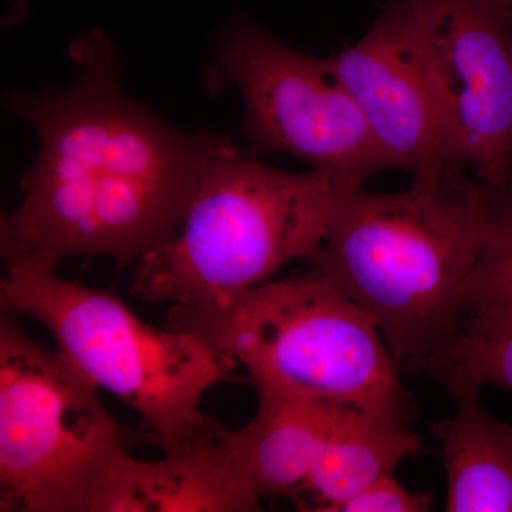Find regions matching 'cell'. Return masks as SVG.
Here are the masks:
<instances>
[{"label":"cell","instance_id":"obj_1","mask_svg":"<svg viewBox=\"0 0 512 512\" xmlns=\"http://www.w3.org/2000/svg\"><path fill=\"white\" fill-rule=\"evenodd\" d=\"M70 57L73 83L6 97L39 150L19 207L2 214V258L56 269L70 256H106L134 268L177 234L202 175L232 140L175 130L126 96L119 50L100 30L74 40Z\"/></svg>","mask_w":512,"mask_h":512},{"label":"cell","instance_id":"obj_2","mask_svg":"<svg viewBox=\"0 0 512 512\" xmlns=\"http://www.w3.org/2000/svg\"><path fill=\"white\" fill-rule=\"evenodd\" d=\"M494 200L457 163L392 194L343 185L309 271L372 318L399 372L427 370L466 311Z\"/></svg>","mask_w":512,"mask_h":512},{"label":"cell","instance_id":"obj_3","mask_svg":"<svg viewBox=\"0 0 512 512\" xmlns=\"http://www.w3.org/2000/svg\"><path fill=\"white\" fill-rule=\"evenodd\" d=\"M346 184L313 168L269 167L229 144L202 175L177 234L134 266L131 293L194 306L271 281L318 252Z\"/></svg>","mask_w":512,"mask_h":512},{"label":"cell","instance_id":"obj_4","mask_svg":"<svg viewBox=\"0 0 512 512\" xmlns=\"http://www.w3.org/2000/svg\"><path fill=\"white\" fill-rule=\"evenodd\" d=\"M190 330L248 370L254 386L413 417L409 393L367 313L309 271L204 305H171Z\"/></svg>","mask_w":512,"mask_h":512},{"label":"cell","instance_id":"obj_5","mask_svg":"<svg viewBox=\"0 0 512 512\" xmlns=\"http://www.w3.org/2000/svg\"><path fill=\"white\" fill-rule=\"evenodd\" d=\"M3 259V312L45 326L74 369L140 416L133 446L163 448L211 419L202 399L231 379L234 359L190 330L153 328L113 293L26 259Z\"/></svg>","mask_w":512,"mask_h":512},{"label":"cell","instance_id":"obj_6","mask_svg":"<svg viewBox=\"0 0 512 512\" xmlns=\"http://www.w3.org/2000/svg\"><path fill=\"white\" fill-rule=\"evenodd\" d=\"M133 429L59 350L0 319V511L100 512Z\"/></svg>","mask_w":512,"mask_h":512},{"label":"cell","instance_id":"obj_7","mask_svg":"<svg viewBox=\"0 0 512 512\" xmlns=\"http://www.w3.org/2000/svg\"><path fill=\"white\" fill-rule=\"evenodd\" d=\"M205 83L212 92L237 89L255 151L301 158L349 184L390 170L329 57L303 55L241 23L222 37Z\"/></svg>","mask_w":512,"mask_h":512},{"label":"cell","instance_id":"obj_8","mask_svg":"<svg viewBox=\"0 0 512 512\" xmlns=\"http://www.w3.org/2000/svg\"><path fill=\"white\" fill-rule=\"evenodd\" d=\"M429 72L456 163L512 188V26L481 0H392Z\"/></svg>","mask_w":512,"mask_h":512},{"label":"cell","instance_id":"obj_9","mask_svg":"<svg viewBox=\"0 0 512 512\" xmlns=\"http://www.w3.org/2000/svg\"><path fill=\"white\" fill-rule=\"evenodd\" d=\"M329 60L390 170L419 177L456 163L426 64L392 0L362 39Z\"/></svg>","mask_w":512,"mask_h":512},{"label":"cell","instance_id":"obj_10","mask_svg":"<svg viewBox=\"0 0 512 512\" xmlns=\"http://www.w3.org/2000/svg\"><path fill=\"white\" fill-rule=\"evenodd\" d=\"M229 430L211 419L160 448L158 460L127 453L100 512H255L262 497L228 441Z\"/></svg>","mask_w":512,"mask_h":512},{"label":"cell","instance_id":"obj_11","mask_svg":"<svg viewBox=\"0 0 512 512\" xmlns=\"http://www.w3.org/2000/svg\"><path fill=\"white\" fill-rule=\"evenodd\" d=\"M254 419L229 430L228 441L262 498L301 494L342 404L256 386Z\"/></svg>","mask_w":512,"mask_h":512},{"label":"cell","instance_id":"obj_12","mask_svg":"<svg viewBox=\"0 0 512 512\" xmlns=\"http://www.w3.org/2000/svg\"><path fill=\"white\" fill-rule=\"evenodd\" d=\"M412 417L384 410L340 406L301 494V511L335 512L340 504L424 451L410 430Z\"/></svg>","mask_w":512,"mask_h":512},{"label":"cell","instance_id":"obj_13","mask_svg":"<svg viewBox=\"0 0 512 512\" xmlns=\"http://www.w3.org/2000/svg\"><path fill=\"white\" fill-rule=\"evenodd\" d=\"M480 392L451 399L456 414L431 426L446 471L448 512H512V424L481 406Z\"/></svg>","mask_w":512,"mask_h":512},{"label":"cell","instance_id":"obj_14","mask_svg":"<svg viewBox=\"0 0 512 512\" xmlns=\"http://www.w3.org/2000/svg\"><path fill=\"white\" fill-rule=\"evenodd\" d=\"M426 372L448 394L480 392L485 384L512 393V305L471 303Z\"/></svg>","mask_w":512,"mask_h":512},{"label":"cell","instance_id":"obj_15","mask_svg":"<svg viewBox=\"0 0 512 512\" xmlns=\"http://www.w3.org/2000/svg\"><path fill=\"white\" fill-rule=\"evenodd\" d=\"M471 303L512 305V188L495 192L490 231L468 291L466 308Z\"/></svg>","mask_w":512,"mask_h":512},{"label":"cell","instance_id":"obj_16","mask_svg":"<svg viewBox=\"0 0 512 512\" xmlns=\"http://www.w3.org/2000/svg\"><path fill=\"white\" fill-rule=\"evenodd\" d=\"M433 495L412 491L393 476H384L339 505L335 512H427Z\"/></svg>","mask_w":512,"mask_h":512},{"label":"cell","instance_id":"obj_17","mask_svg":"<svg viewBox=\"0 0 512 512\" xmlns=\"http://www.w3.org/2000/svg\"><path fill=\"white\" fill-rule=\"evenodd\" d=\"M481 2L512 26V0H481Z\"/></svg>","mask_w":512,"mask_h":512}]
</instances>
